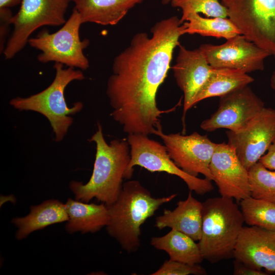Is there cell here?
<instances>
[{
    "instance_id": "1",
    "label": "cell",
    "mask_w": 275,
    "mask_h": 275,
    "mask_svg": "<svg viewBox=\"0 0 275 275\" xmlns=\"http://www.w3.org/2000/svg\"><path fill=\"white\" fill-rule=\"evenodd\" d=\"M181 24L176 16L156 22L150 36L136 34L114 60L106 93L113 108L111 116L128 134H153L161 115L175 109L160 110L156 97L174 50L180 45L184 29Z\"/></svg>"
},
{
    "instance_id": "2",
    "label": "cell",
    "mask_w": 275,
    "mask_h": 275,
    "mask_svg": "<svg viewBox=\"0 0 275 275\" xmlns=\"http://www.w3.org/2000/svg\"><path fill=\"white\" fill-rule=\"evenodd\" d=\"M89 141L96 145L92 175L85 184L72 181L69 188L77 200L88 203L95 198L108 206L115 202L122 190L130 159L129 145L127 141L118 139L107 144L99 123Z\"/></svg>"
},
{
    "instance_id": "3",
    "label": "cell",
    "mask_w": 275,
    "mask_h": 275,
    "mask_svg": "<svg viewBox=\"0 0 275 275\" xmlns=\"http://www.w3.org/2000/svg\"><path fill=\"white\" fill-rule=\"evenodd\" d=\"M176 196L173 194L154 198L139 181L125 182L115 202L106 205L109 215L105 227L107 233L127 253L136 252L141 244L142 225L161 205L171 201Z\"/></svg>"
},
{
    "instance_id": "4",
    "label": "cell",
    "mask_w": 275,
    "mask_h": 275,
    "mask_svg": "<svg viewBox=\"0 0 275 275\" xmlns=\"http://www.w3.org/2000/svg\"><path fill=\"white\" fill-rule=\"evenodd\" d=\"M202 235L198 245L204 259L211 263L234 257L243 227V217L233 199L220 196L202 203Z\"/></svg>"
},
{
    "instance_id": "5",
    "label": "cell",
    "mask_w": 275,
    "mask_h": 275,
    "mask_svg": "<svg viewBox=\"0 0 275 275\" xmlns=\"http://www.w3.org/2000/svg\"><path fill=\"white\" fill-rule=\"evenodd\" d=\"M53 68L55 76L48 87L29 97L14 98L10 101V104L18 110L34 111L44 116L52 129L55 141L59 142L64 139L73 122L70 116L83 107L80 101L69 107L65 98V90L71 82L82 80L85 77L80 70L73 67L64 68L59 63H55Z\"/></svg>"
},
{
    "instance_id": "6",
    "label": "cell",
    "mask_w": 275,
    "mask_h": 275,
    "mask_svg": "<svg viewBox=\"0 0 275 275\" xmlns=\"http://www.w3.org/2000/svg\"><path fill=\"white\" fill-rule=\"evenodd\" d=\"M82 24L80 16L74 8L69 18L57 32L50 33L43 30L34 38H30L28 44L41 51L37 56L41 63L50 62L59 63L68 67L86 70L89 62L84 50L89 44L88 39L81 40L79 29Z\"/></svg>"
},
{
    "instance_id": "7",
    "label": "cell",
    "mask_w": 275,
    "mask_h": 275,
    "mask_svg": "<svg viewBox=\"0 0 275 275\" xmlns=\"http://www.w3.org/2000/svg\"><path fill=\"white\" fill-rule=\"evenodd\" d=\"M221 3L241 35L275 57V0H221Z\"/></svg>"
},
{
    "instance_id": "8",
    "label": "cell",
    "mask_w": 275,
    "mask_h": 275,
    "mask_svg": "<svg viewBox=\"0 0 275 275\" xmlns=\"http://www.w3.org/2000/svg\"><path fill=\"white\" fill-rule=\"evenodd\" d=\"M142 134H128L130 159L125 173V179L131 178L136 166L150 172H166L176 176L187 185L190 191L203 195L211 191V180L193 176L179 168L170 157L164 145Z\"/></svg>"
},
{
    "instance_id": "9",
    "label": "cell",
    "mask_w": 275,
    "mask_h": 275,
    "mask_svg": "<svg viewBox=\"0 0 275 275\" xmlns=\"http://www.w3.org/2000/svg\"><path fill=\"white\" fill-rule=\"evenodd\" d=\"M70 0H22L12 19L13 29L3 54L10 60L28 43L32 34L43 26H59L66 21Z\"/></svg>"
},
{
    "instance_id": "10",
    "label": "cell",
    "mask_w": 275,
    "mask_h": 275,
    "mask_svg": "<svg viewBox=\"0 0 275 275\" xmlns=\"http://www.w3.org/2000/svg\"><path fill=\"white\" fill-rule=\"evenodd\" d=\"M153 134L162 140L171 158L184 172L195 177L202 174L213 181L209 166L216 144L207 135L197 132L186 135L179 133L165 134L161 124Z\"/></svg>"
},
{
    "instance_id": "11",
    "label": "cell",
    "mask_w": 275,
    "mask_h": 275,
    "mask_svg": "<svg viewBox=\"0 0 275 275\" xmlns=\"http://www.w3.org/2000/svg\"><path fill=\"white\" fill-rule=\"evenodd\" d=\"M228 144L248 170L258 162L275 139V109L264 107L243 129L226 131Z\"/></svg>"
},
{
    "instance_id": "12",
    "label": "cell",
    "mask_w": 275,
    "mask_h": 275,
    "mask_svg": "<svg viewBox=\"0 0 275 275\" xmlns=\"http://www.w3.org/2000/svg\"><path fill=\"white\" fill-rule=\"evenodd\" d=\"M264 107V102L248 85L219 97L217 110L204 120L200 127L208 132L221 128L238 131Z\"/></svg>"
},
{
    "instance_id": "13",
    "label": "cell",
    "mask_w": 275,
    "mask_h": 275,
    "mask_svg": "<svg viewBox=\"0 0 275 275\" xmlns=\"http://www.w3.org/2000/svg\"><path fill=\"white\" fill-rule=\"evenodd\" d=\"M199 48L212 67L235 69L246 73L263 70L264 60L271 56L241 34L221 45L203 44Z\"/></svg>"
},
{
    "instance_id": "14",
    "label": "cell",
    "mask_w": 275,
    "mask_h": 275,
    "mask_svg": "<svg viewBox=\"0 0 275 275\" xmlns=\"http://www.w3.org/2000/svg\"><path fill=\"white\" fill-rule=\"evenodd\" d=\"M209 168L221 196L238 202L251 196L248 170L228 143L216 144Z\"/></svg>"
},
{
    "instance_id": "15",
    "label": "cell",
    "mask_w": 275,
    "mask_h": 275,
    "mask_svg": "<svg viewBox=\"0 0 275 275\" xmlns=\"http://www.w3.org/2000/svg\"><path fill=\"white\" fill-rule=\"evenodd\" d=\"M234 257L252 268L275 272V231L243 226L234 248Z\"/></svg>"
},
{
    "instance_id": "16",
    "label": "cell",
    "mask_w": 275,
    "mask_h": 275,
    "mask_svg": "<svg viewBox=\"0 0 275 275\" xmlns=\"http://www.w3.org/2000/svg\"><path fill=\"white\" fill-rule=\"evenodd\" d=\"M176 64L173 66L177 86L183 93V122L193 100L213 68L199 47L189 50L180 44Z\"/></svg>"
},
{
    "instance_id": "17",
    "label": "cell",
    "mask_w": 275,
    "mask_h": 275,
    "mask_svg": "<svg viewBox=\"0 0 275 275\" xmlns=\"http://www.w3.org/2000/svg\"><path fill=\"white\" fill-rule=\"evenodd\" d=\"M202 203L195 198L191 191L187 198L180 200L173 210L165 209L155 218V226L161 230L166 227L181 232L199 241L202 235Z\"/></svg>"
},
{
    "instance_id": "18",
    "label": "cell",
    "mask_w": 275,
    "mask_h": 275,
    "mask_svg": "<svg viewBox=\"0 0 275 275\" xmlns=\"http://www.w3.org/2000/svg\"><path fill=\"white\" fill-rule=\"evenodd\" d=\"M82 23L102 25L118 23L136 5L144 0H72Z\"/></svg>"
},
{
    "instance_id": "19",
    "label": "cell",
    "mask_w": 275,
    "mask_h": 275,
    "mask_svg": "<svg viewBox=\"0 0 275 275\" xmlns=\"http://www.w3.org/2000/svg\"><path fill=\"white\" fill-rule=\"evenodd\" d=\"M30 209L27 215L11 221L17 228L15 233L17 240L24 239L34 231L68 219L65 204L57 200H45L39 205L32 206Z\"/></svg>"
},
{
    "instance_id": "20",
    "label": "cell",
    "mask_w": 275,
    "mask_h": 275,
    "mask_svg": "<svg viewBox=\"0 0 275 275\" xmlns=\"http://www.w3.org/2000/svg\"><path fill=\"white\" fill-rule=\"evenodd\" d=\"M65 205L68 215L65 230L69 233H95L108 224V209L103 203L89 204L68 199Z\"/></svg>"
},
{
    "instance_id": "21",
    "label": "cell",
    "mask_w": 275,
    "mask_h": 275,
    "mask_svg": "<svg viewBox=\"0 0 275 275\" xmlns=\"http://www.w3.org/2000/svg\"><path fill=\"white\" fill-rule=\"evenodd\" d=\"M254 78L242 71L213 68L205 82L195 96L192 106L206 98L221 97L249 85Z\"/></svg>"
},
{
    "instance_id": "22",
    "label": "cell",
    "mask_w": 275,
    "mask_h": 275,
    "mask_svg": "<svg viewBox=\"0 0 275 275\" xmlns=\"http://www.w3.org/2000/svg\"><path fill=\"white\" fill-rule=\"evenodd\" d=\"M188 235L174 229L166 235L152 237L150 243L166 252L170 259L189 264L201 263L204 258L198 243Z\"/></svg>"
},
{
    "instance_id": "23",
    "label": "cell",
    "mask_w": 275,
    "mask_h": 275,
    "mask_svg": "<svg viewBox=\"0 0 275 275\" xmlns=\"http://www.w3.org/2000/svg\"><path fill=\"white\" fill-rule=\"evenodd\" d=\"M183 24L184 26L183 35L197 34L228 40L241 34L228 17L205 18L199 14L192 13L186 18Z\"/></svg>"
},
{
    "instance_id": "24",
    "label": "cell",
    "mask_w": 275,
    "mask_h": 275,
    "mask_svg": "<svg viewBox=\"0 0 275 275\" xmlns=\"http://www.w3.org/2000/svg\"><path fill=\"white\" fill-rule=\"evenodd\" d=\"M239 203L246 224L275 231V204L251 196L241 200Z\"/></svg>"
},
{
    "instance_id": "25",
    "label": "cell",
    "mask_w": 275,
    "mask_h": 275,
    "mask_svg": "<svg viewBox=\"0 0 275 275\" xmlns=\"http://www.w3.org/2000/svg\"><path fill=\"white\" fill-rule=\"evenodd\" d=\"M248 172L251 196L275 204V171L258 161Z\"/></svg>"
},
{
    "instance_id": "26",
    "label": "cell",
    "mask_w": 275,
    "mask_h": 275,
    "mask_svg": "<svg viewBox=\"0 0 275 275\" xmlns=\"http://www.w3.org/2000/svg\"><path fill=\"white\" fill-rule=\"evenodd\" d=\"M219 0H171L173 7L182 10L181 23L192 13H202L208 17H228V11Z\"/></svg>"
},
{
    "instance_id": "27",
    "label": "cell",
    "mask_w": 275,
    "mask_h": 275,
    "mask_svg": "<svg viewBox=\"0 0 275 275\" xmlns=\"http://www.w3.org/2000/svg\"><path fill=\"white\" fill-rule=\"evenodd\" d=\"M152 275H205V268L199 265L189 264L169 259L166 260Z\"/></svg>"
},
{
    "instance_id": "28",
    "label": "cell",
    "mask_w": 275,
    "mask_h": 275,
    "mask_svg": "<svg viewBox=\"0 0 275 275\" xmlns=\"http://www.w3.org/2000/svg\"><path fill=\"white\" fill-rule=\"evenodd\" d=\"M13 15L10 8H0V52L3 53L9 35V29L12 25Z\"/></svg>"
},
{
    "instance_id": "29",
    "label": "cell",
    "mask_w": 275,
    "mask_h": 275,
    "mask_svg": "<svg viewBox=\"0 0 275 275\" xmlns=\"http://www.w3.org/2000/svg\"><path fill=\"white\" fill-rule=\"evenodd\" d=\"M235 275H265L267 274L261 270L256 269L247 266L235 260L234 262V272Z\"/></svg>"
},
{
    "instance_id": "30",
    "label": "cell",
    "mask_w": 275,
    "mask_h": 275,
    "mask_svg": "<svg viewBox=\"0 0 275 275\" xmlns=\"http://www.w3.org/2000/svg\"><path fill=\"white\" fill-rule=\"evenodd\" d=\"M259 161L266 168L275 171V139Z\"/></svg>"
},
{
    "instance_id": "31",
    "label": "cell",
    "mask_w": 275,
    "mask_h": 275,
    "mask_svg": "<svg viewBox=\"0 0 275 275\" xmlns=\"http://www.w3.org/2000/svg\"><path fill=\"white\" fill-rule=\"evenodd\" d=\"M22 0H0V8H10L21 4Z\"/></svg>"
},
{
    "instance_id": "32",
    "label": "cell",
    "mask_w": 275,
    "mask_h": 275,
    "mask_svg": "<svg viewBox=\"0 0 275 275\" xmlns=\"http://www.w3.org/2000/svg\"><path fill=\"white\" fill-rule=\"evenodd\" d=\"M270 86L272 90H275V71L272 73L271 76Z\"/></svg>"
},
{
    "instance_id": "33",
    "label": "cell",
    "mask_w": 275,
    "mask_h": 275,
    "mask_svg": "<svg viewBox=\"0 0 275 275\" xmlns=\"http://www.w3.org/2000/svg\"><path fill=\"white\" fill-rule=\"evenodd\" d=\"M171 0H161V3L163 5H167L170 2H171Z\"/></svg>"
},
{
    "instance_id": "34",
    "label": "cell",
    "mask_w": 275,
    "mask_h": 275,
    "mask_svg": "<svg viewBox=\"0 0 275 275\" xmlns=\"http://www.w3.org/2000/svg\"><path fill=\"white\" fill-rule=\"evenodd\" d=\"M70 1H72V0H70Z\"/></svg>"
}]
</instances>
